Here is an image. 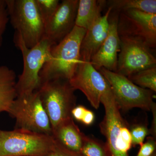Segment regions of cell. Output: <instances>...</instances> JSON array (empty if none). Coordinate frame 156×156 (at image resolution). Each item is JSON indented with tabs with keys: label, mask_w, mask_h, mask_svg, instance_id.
Wrapping results in <instances>:
<instances>
[{
	"label": "cell",
	"mask_w": 156,
	"mask_h": 156,
	"mask_svg": "<svg viewBox=\"0 0 156 156\" xmlns=\"http://www.w3.org/2000/svg\"><path fill=\"white\" fill-rule=\"evenodd\" d=\"M16 75L5 66H0V114L8 113L16 98Z\"/></svg>",
	"instance_id": "cell-16"
},
{
	"label": "cell",
	"mask_w": 156,
	"mask_h": 156,
	"mask_svg": "<svg viewBox=\"0 0 156 156\" xmlns=\"http://www.w3.org/2000/svg\"><path fill=\"white\" fill-rule=\"evenodd\" d=\"M151 156H156V152H155Z\"/></svg>",
	"instance_id": "cell-29"
},
{
	"label": "cell",
	"mask_w": 156,
	"mask_h": 156,
	"mask_svg": "<svg viewBox=\"0 0 156 156\" xmlns=\"http://www.w3.org/2000/svg\"><path fill=\"white\" fill-rule=\"evenodd\" d=\"M37 91L52 131L64 121L73 118L72 111L76 106V90L69 80L60 78L48 80L42 83Z\"/></svg>",
	"instance_id": "cell-3"
},
{
	"label": "cell",
	"mask_w": 156,
	"mask_h": 156,
	"mask_svg": "<svg viewBox=\"0 0 156 156\" xmlns=\"http://www.w3.org/2000/svg\"><path fill=\"white\" fill-rule=\"evenodd\" d=\"M69 81L73 89L83 92L96 109L100 106L101 96L109 87L100 72L87 62L81 61Z\"/></svg>",
	"instance_id": "cell-11"
},
{
	"label": "cell",
	"mask_w": 156,
	"mask_h": 156,
	"mask_svg": "<svg viewBox=\"0 0 156 156\" xmlns=\"http://www.w3.org/2000/svg\"><path fill=\"white\" fill-rule=\"evenodd\" d=\"M112 11L108 8L104 15L87 30L81 43V60L90 62L106 39L109 28V17Z\"/></svg>",
	"instance_id": "cell-14"
},
{
	"label": "cell",
	"mask_w": 156,
	"mask_h": 156,
	"mask_svg": "<svg viewBox=\"0 0 156 156\" xmlns=\"http://www.w3.org/2000/svg\"><path fill=\"white\" fill-rule=\"evenodd\" d=\"M87 109L85 106L82 105H78L75 107L71 112L73 119L81 122Z\"/></svg>",
	"instance_id": "cell-26"
},
{
	"label": "cell",
	"mask_w": 156,
	"mask_h": 156,
	"mask_svg": "<svg viewBox=\"0 0 156 156\" xmlns=\"http://www.w3.org/2000/svg\"><path fill=\"white\" fill-rule=\"evenodd\" d=\"M14 41L16 47L21 51L23 62L22 73L16 83L17 96L30 94L37 91L41 86L39 74L50 58V50L54 44L48 39L44 38L33 48H28L16 33Z\"/></svg>",
	"instance_id": "cell-4"
},
{
	"label": "cell",
	"mask_w": 156,
	"mask_h": 156,
	"mask_svg": "<svg viewBox=\"0 0 156 156\" xmlns=\"http://www.w3.org/2000/svg\"><path fill=\"white\" fill-rule=\"evenodd\" d=\"M118 31L120 37L140 40L151 50L156 47V14L135 10L119 13Z\"/></svg>",
	"instance_id": "cell-10"
},
{
	"label": "cell",
	"mask_w": 156,
	"mask_h": 156,
	"mask_svg": "<svg viewBox=\"0 0 156 156\" xmlns=\"http://www.w3.org/2000/svg\"><path fill=\"white\" fill-rule=\"evenodd\" d=\"M98 71L103 76L112 89L120 110L124 111L139 108L151 111L154 92L136 86L127 77L104 68Z\"/></svg>",
	"instance_id": "cell-8"
},
{
	"label": "cell",
	"mask_w": 156,
	"mask_h": 156,
	"mask_svg": "<svg viewBox=\"0 0 156 156\" xmlns=\"http://www.w3.org/2000/svg\"><path fill=\"white\" fill-rule=\"evenodd\" d=\"M86 32L85 29L75 26L61 41L52 46L50 58L39 74L41 84L52 79L70 80L81 61V43Z\"/></svg>",
	"instance_id": "cell-1"
},
{
	"label": "cell",
	"mask_w": 156,
	"mask_h": 156,
	"mask_svg": "<svg viewBox=\"0 0 156 156\" xmlns=\"http://www.w3.org/2000/svg\"><path fill=\"white\" fill-rule=\"evenodd\" d=\"M127 78L136 86L156 93V66L135 73Z\"/></svg>",
	"instance_id": "cell-19"
},
{
	"label": "cell",
	"mask_w": 156,
	"mask_h": 156,
	"mask_svg": "<svg viewBox=\"0 0 156 156\" xmlns=\"http://www.w3.org/2000/svg\"><path fill=\"white\" fill-rule=\"evenodd\" d=\"M120 37V36H119ZM117 73L128 77L156 66L152 50L138 39L120 37Z\"/></svg>",
	"instance_id": "cell-9"
},
{
	"label": "cell",
	"mask_w": 156,
	"mask_h": 156,
	"mask_svg": "<svg viewBox=\"0 0 156 156\" xmlns=\"http://www.w3.org/2000/svg\"><path fill=\"white\" fill-rule=\"evenodd\" d=\"M9 20L5 0H0V48L2 45L3 35Z\"/></svg>",
	"instance_id": "cell-23"
},
{
	"label": "cell",
	"mask_w": 156,
	"mask_h": 156,
	"mask_svg": "<svg viewBox=\"0 0 156 156\" xmlns=\"http://www.w3.org/2000/svg\"><path fill=\"white\" fill-rule=\"evenodd\" d=\"M106 6L111 8L112 11L119 13L135 10L156 14V0H109L106 1Z\"/></svg>",
	"instance_id": "cell-18"
},
{
	"label": "cell",
	"mask_w": 156,
	"mask_h": 156,
	"mask_svg": "<svg viewBox=\"0 0 156 156\" xmlns=\"http://www.w3.org/2000/svg\"><path fill=\"white\" fill-rule=\"evenodd\" d=\"M55 140V139H54ZM56 141V140H55ZM46 156H82L81 154L76 153L63 147L56 141L53 149Z\"/></svg>",
	"instance_id": "cell-25"
},
{
	"label": "cell",
	"mask_w": 156,
	"mask_h": 156,
	"mask_svg": "<svg viewBox=\"0 0 156 156\" xmlns=\"http://www.w3.org/2000/svg\"><path fill=\"white\" fill-rule=\"evenodd\" d=\"M132 145H142L145 138L149 135V129L143 124H135L130 129Z\"/></svg>",
	"instance_id": "cell-22"
},
{
	"label": "cell",
	"mask_w": 156,
	"mask_h": 156,
	"mask_svg": "<svg viewBox=\"0 0 156 156\" xmlns=\"http://www.w3.org/2000/svg\"><path fill=\"white\" fill-rule=\"evenodd\" d=\"M52 136L63 147L80 154L87 135L80 131L71 118L64 121L53 130Z\"/></svg>",
	"instance_id": "cell-15"
},
{
	"label": "cell",
	"mask_w": 156,
	"mask_h": 156,
	"mask_svg": "<svg viewBox=\"0 0 156 156\" xmlns=\"http://www.w3.org/2000/svg\"><path fill=\"white\" fill-rule=\"evenodd\" d=\"M119 16V12L113 11L111 12L106 39L90 61L92 66L98 71L104 68L116 72L118 55L120 51V39L118 31Z\"/></svg>",
	"instance_id": "cell-13"
},
{
	"label": "cell",
	"mask_w": 156,
	"mask_h": 156,
	"mask_svg": "<svg viewBox=\"0 0 156 156\" xmlns=\"http://www.w3.org/2000/svg\"><path fill=\"white\" fill-rule=\"evenodd\" d=\"M146 138L145 142L140 146L139 152L136 156H151L155 152L156 139L151 136Z\"/></svg>",
	"instance_id": "cell-24"
},
{
	"label": "cell",
	"mask_w": 156,
	"mask_h": 156,
	"mask_svg": "<svg viewBox=\"0 0 156 156\" xmlns=\"http://www.w3.org/2000/svg\"><path fill=\"white\" fill-rule=\"evenodd\" d=\"M100 102L105 114L99 128L106 140L105 145L108 156H128L132 146L130 128L120 113L110 86L101 96Z\"/></svg>",
	"instance_id": "cell-2"
},
{
	"label": "cell",
	"mask_w": 156,
	"mask_h": 156,
	"mask_svg": "<svg viewBox=\"0 0 156 156\" xmlns=\"http://www.w3.org/2000/svg\"><path fill=\"white\" fill-rule=\"evenodd\" d=\"M55 144L50 135L22 129L0 130V156H46Z\"/></svg>",
	"instance_id": "cell-6"
},
{
	"label": "cell",
	"mask_w": 156,
	"mask_h": 156,
	"mask_svg": "<svg viewBox=\"0 0 156 156\" xmlns=\"http://www.w3.org/2000/svg\"><path fill=\"white\" fill-rule=\"evenodd\" d=\"M8 113L16 119L14 129L52 135L50 119L37 91L17 96Z\"/></svg>",
	"instance_id": "cell-7"
},
{
	"label": "cell",
	"mask_w": 156,
	"mask_h": 156,
	"mask_svg": "<svg viewBox=\"0 0 156 156\" xmlns=\"http://www.w3.org/2000/svg\"><path fill=\"white\" fill-rule=\"evenodd\" d=\"M79 0H63L56 11L45 23L43 39L56 45L61 41L75 26Z\"/></svg>",
	"instance_id": "cell-12"
},
{
	"label": "cell",
	"mask_w": 156,
	"mask_h": 156,
	"mask_svg": "<svg viewBox=\"0 0 156 156\" xmlns=\"http://www.w3.org/2000/svg\"><path fill=\"white\" fill-rule=\"evenodd\" d=\"M95 119V116L93 112L87 108L80 122L85 126H91L94 122Z\"/></svg>",
	"instance_id": "cell-28"
},
{
	"label": "cell",
	"mask_w": 156,
	"mask_h": 156,
	"mask_svg": "<svg viewBox=\"0 0 156 156\" xmlns=\"http://www.w3.org/2000/svg\"><path fill=\"white\" fill-rule=\"evenodd\" d=\"M36 2L45 24L53 16L60 3L58 0H36Z\"/></svg>",
	"instance_id": "cell-21"
},
{
	"label": "cell",
	"mask_w": 156,
	"mask_h": 156,
	"mask_svg": "<svg viewBox=\"0 0 156 156\" xmlns=\"http://www.w3.org/2000/svg\"><path fill=\"white\" fill-rule=\"evenodd\" d=\"M106 6L104 0H79L75 26L87 30L102 16Z\"/></svg>",
	"instance_id": "cell-17"
},
{
	"label": "cell",
	"mask_w": 156,
	"mask_h": 156,
	"mask_svg": "<svg viewBox=\"0 0 156 156\" xmlns=\"http://www.w3.org/2000/svg\"><path fill=\"white\" fill-rule=\"evenodd\" d=\"M151 111L152 113L153 119L149 129V135L156 139V104L154 102L151 108Z\"/></svg>",
	"instance_id": "cell-27"
},
{
	"label": "cell",
	"mask_w": 156,
	"mask_h": 156,
	"mask_svg": "<svg viewBox=\"0 0 156 156\" xmlns=\"http://www.w3.org/2000/svg\"><path fill=\"white\" fill-rule=\"evenodd\" d=\"M11 24L24 44L31 48L43 39L45 23L36 0H5Z\"/></svg>",
	"instance_id": "cell-5"
},
{
	"label": "cell",
	"mask_w": 156,
	"mask_h": 156,
	"mask_svg": "<svg viewBox=\"0 0 156 156\" xmlns=\"http://www.w3.org/2000/svg\"><path fill=\"white\" fill-rule=\"evenodd\" d=\"M80 154L82 156H108L105 143L88 136H86Z\"/></svg>",
	"instance_id": "cell-20"
}]
</instances>
